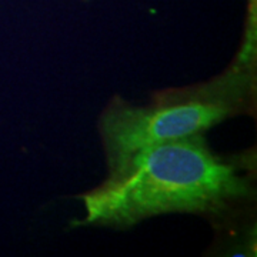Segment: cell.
<instances>
[{"label":"cell","instance_id":"1","mask_svg":"<svg viewBox=\"0 0 257 257\" xmlns=\"http://www.w3.org/2000/svg\"><path fill=\"white\" fill-rule=\"evenodd\" d=\"M253 194L240 163L219 156L204 135L145 147L84 193L80 226L130 229L169 213L217 216Z\"/></svg>","mask_w":257,"mask_h":257},{"label":"cell","instance_id":"2","mask_svg":"<svg viewBox=\"0 0 257 257\" xmlns=\"http://www.w3.org/2000/svg\"><path fill=\"white\" fill-rule=\"evenodd\" d=\"M254 67L239 63L217 79L184 92L159 94L146 106L116 100L103 113L100 133L109 170L157 143L204 135L243 111L254 89Z\"/></svg>","mask_w":257,"mask_h":257},{"label":"cell","instance_id":"3","mask_svg":"<svg viewBox=\"0 0 257 257\" xmlns=\"http://www.w3.org/2000/svg\"><path fill=\"white\" fill-rule=\"evenodd\" d=\"M243 45L237 56V63L247 67H254L256 60V40H257V0H248L247 22Z\"/></svg>","mask_w":257,"mask_h":257}]
</instances>
